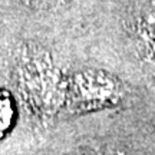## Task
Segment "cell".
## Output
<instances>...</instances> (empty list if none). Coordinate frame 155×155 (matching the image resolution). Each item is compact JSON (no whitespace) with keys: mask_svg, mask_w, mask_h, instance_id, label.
Returning <instances> with one entry per match:
<instances>
[{"mask_svg":"<svg viewBox=\"0 0 155 155\" xmlns=\"http://www.w3.org/2000/svg\"><path fill=\"white\" fill-rule=\"evenodd\" d=\"M71 105L82 109L102 108L116 104L122 98V85L112 75L102 71H83L69 82Z\"/></svg>","mask_w":155,"mask_h":155,"instance_id":"obj_1","label":"cell"},{"mask_svg":"<svg viewBox=\"0 0 155 155\" xmlns=\"http://www.w3.org/2000/svg\"><path fill=\"white\" fill-rule=\"evenodd\" d=\"M23 86L35 99H40L43 105L52 109L59 104L65 92L59 73L48 55H38L32 62L25 65Z\"/></svg>","mask_w":155,"mask_h":155,"instance_id":"obj_2","label":"cell"},{"mask_svg":"<svg viewBox=\"0 0 155 155\" xmlns=\"http://www.w3.org/2000/svg\"><path fill=\"white\" fill-rule=\"evenodd\" d=\"M138 33L145 43L155 50V6L142 13L138 22Z\"/></svg>","mask_w":155,"mask_h":155,"instance_id":"obj_3","label":"cell"},{"mask_svg":"<svg viewBox=\"0 0 155 155\" xmlns=\"http://www.w3.org/2000/svg\"><path fill=\"white\" fill-rule=\"evenodd\" d=\"M30 5H38V6H49V5H55V3H59V2H63V0H26Z\"/></svg>","mask_w":155,"mask_h":155,"instance_id":"obj_4","label":"cell"}]
</instances>
